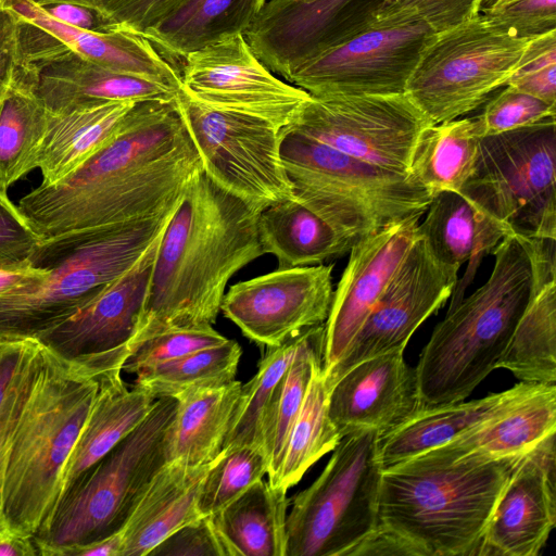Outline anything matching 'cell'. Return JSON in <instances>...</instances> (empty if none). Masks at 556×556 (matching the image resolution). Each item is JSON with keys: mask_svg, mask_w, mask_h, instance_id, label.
I'll return each instance as SVG.
<instances>
[{"mask_svg": "<svg viewBox=\"0 0 556 556\" xmlns=\"http://www.w3.org/2000/svg\"><path fill=\"white\" fill-rule=\"evenodd\" d=\"M201 172L175 100L138 102L83 166L55 185H39L17 207L41 238L164 217Z\"/></svg>", "mask_w": 556, "mask_h": 556, "instance_id": "6da1fadb", "label": "cell"}, {"mask_svg": "<svg viewBox=\"0 0 556 556\" xmlns=\"http://www.w3.org/2000/svg\"><path fill=\"white\" fill-rule=\"evenodd\" d=\"M261 211L203 172L190 182L161 235L134 349L163 331L215 324L230 278L263 255Z\"/></svg>", "mask_w": 556, "mask_h": 556, "instance_id": "7a4b0ae2", "label": "cell"}, {"mask_svg": "<svg viewBox=\"0 0 556 556\" xmlns=\"http://www.w3.org/2000/svg\"><path fill=\"white\" fill-rule=\"evenodd\" d=\"M488 280L447 311L415 367L424 407L464 401L493 370L538 290L556 279L555 240L504 237Z\"/></svg>", "mask_w": 556, "mask_h": 556, "instance_id": "3957f363", "label": "cell"}, {"mask_svg": "<svg viewBox=\"0 0 556 556\" xmlns=\"http://www.w3.org/2000/svg\"><path fill=\"white\" fill-rule=\"evenodd\" d=\"M522 456L444 462L419 455L383 468L378 523L412 543L420 556H477Z\"/></svg>", "mask_w": 556, "mask_h": 556, "instance_id": "277c9868", "label": "cell"}, {"mask_svg": "<svg viewBox=\"0 0 556 556\" xmlns=\"http://www.w3.org/2000/svg\"><path fill=\"white\" fill-rule=\"evenodd\" d=\"M98 389L96 378L43 348L4 476L3 515L11 532L33 536L54 511L67 462Z\"/></svg>", "mask_w": 556, "mask_h": 556, "instance_id": "5b68a950", "label": "cell"}, {"mask_svg": "<svg viewBox=\"0 0 556 556\" xmlns=\"http://www.w3.org/2000/svg\"><path fill=\"white\" fill-rule=\"evenodd\" d=\"M172 214L42 238L27 260L48 276L0 294V340L35 339L73 316L140 257Z\"/></svg>", "mask_w": 556, "mask_h": 556, "instance_id": "8992f818", "label": "cell"}, {"mask_svg": "<svg viewBox=\"0 0 556 556\" xmlns=\"http://www.w3.org/2000/svg\"><path fill=\"white\" fill-rule=\"evenodd\" d=\"M280 157L293 198L352 247L389 226L420 218L433 198L410 174L364 162L291 126L280 129Z\"/></svg>", "mask_w": 556, "mask_h": 556, "instance_id": "52a82bcc", "label": "cell"}, {"mask_svg": "<svg viewBox=\"0 0 556 556\" xmlns=\"http://www.w3.org/2000/svg\"><path fill=\"white\" fill-rule=\"evenodd\" d=\"M177 400L157 397L122 439L56 505L33 535L41 556H68L119 532L140 496L166 464L164 439Z\"/></svg>", "mask_w": 556, "mask_h": 556, "instance_id": "ba28073f", "label": "cell"}, {"mask_svg": "<svg viewBox=\"0 0 556 556\" xmlns=\"http://www.w3.org/2000/svg\"><path fill=\"white\" fill-rule=\"evenodd\" d=\"M556 118L481 137L459 191L503 237L556 240Z\"/></svg>", "mask_w": 556, "mask_h": 556, "instance_id": "9c48e42d", "label": "cell"}, {"mask_svg": "<svg viewBox=\"0 0 556 556\" xmlns=\"http://www.w3.org/2000/svg\"><path fill=\"white\" fill-rule=\"evenodd\" d=\"M380 434L341 438L318 478L290 501L286 556H348L378 525Z\"/></svg>", "mask_w": 556, "mask_h": 556, "instance_id": "30bf717a", "label": "cell"}, {"mask_svg": "<svg viewBox=\"0 0 556 556\" xmlns=\"http://www.w3.org/2000/svg\"><path fill=\"white\" fill-rule=\"evenodd\" d=\"M532 38H519L482 14L432 35L405 94L432 124L460 118L486 102L519 67Z\"/></svg>", "mask_w": 556, "mask_h": 556, "instance_id": "8fae6325", "label": "cell"}, {"mask_svg": "<svg viewBox=\"0 0 556 556\" xmlns=\"http://www.w3.org/2000/svg\"><path fill=\"white\" fill-rule=\"evenodd\" d=\"M175 104L203 173L253 206L293 197L280 157V129L262 118L215 109L179 89Z\"/></svg>", "mask_w": 556, "mask_h": 556, "instance_id": "7c38bea8", "label": "cell"}, {"mask_svg": "<svg viewBox=\"0 0 556 556\" xmlns=\"http://www.w3.org/2000/svg\"><path fill=\"white\" fill-rule=\"evenodd\" d=\"M162 232L91 301L35 339L58 358L97 380L122 374L139 331Z\"/></svg>", "mask_w": 556, "mask_h": 556, "instance_id": "4fadbf2b", "label": "cell"}, {"mask_svg": "<svg viewBox=\"0 0 556 556\" xmlns=\"http://www.w3.org/2000/svg\"><path fill=\"white\" fill-rule=\"evenodd\" d=\"M430 125L403 93L312 97L289 126L364 162L409 174L417 141Z\"/></svg>", "mask_w": 556, "mask_h": 556, "instance_id": "5bb4252c", "label": "cell"}, {"mask_svg": "<svg viewBox=\"0 0 556 556\" xmlns=\"http://www.w3.org/2000/svg\"><path fill=\"white\" fill-rule=\"evenodd\" d=\"M434 33L420 21L372 26L303 62L288 83L314 98L403 94Z\"/></svg>", "mask_w": 556, "mask_h": 556, "instance_id": "9a60e30c", "label": "cell"}, {"mask_svg": "<svg viewBox=\"0 0 556 556\" xmlns=\"http://www.w3.org/2000/svg\"><path fill=\"white\" fill-rule=\"evenodd\" d=\"M180 75V88L192 99L262 118L278 129L292 125L312 98L262 63L242 33L188 54Z\"/></svg>", "mask_w": 556, "mask_h": 556, "instance_id": "2e32d148", "label": "cell"}, {"mask_svg": "<svg viewBox=\"0 0 556 556\" xmlns=\"http://www.w3.org/2000/svg\"><path fill=\"white\" fill-rule=\"evenodd\" d=\"M20 61L37 96L51 113L108 102H169L179 90L141 76L92 63L36 25L18 22Z\"/></svg>", "mask_w": 556, "mask_h": 556, "instance_id": "e0dca14e", "label": "cell"}, {"mask_svg": "<svg viewBox=\"0 0 556 556\" xmlns=\"http://www.w3.org/2000/svg\"><path fill=\"white\" fill-rule=\"evenodd\" d=\"M457 276L458 270L441 265L418 236L341 358L324 372L329 388L364 359L404 351L417 328L452 296Z\"/></svg>", "mask_w": 556, "mask_h": 556, "instance_id": "ac0fdd59", "label": "cell"}, {"mask_svg": "<svg viewBox=\"0 0 556 556\" xmlns=\"http://www.w3.org/2000/svg\"><path fill=\"white\" fill-rule=\"evenodd\" d=\"M332 265L278 267L232 285L220 311L251 341L278 346L326 321L332 301Z\"/></svg>", "mask_w": 556, "mask_h": 556, "instance_id": "d6986e66", "label": "cell"}, {"mask_svg": "<svg viewBox=\"0 0 556 556\" xmlns=\"http://www.w3.org/2000/svg\"><path fill=\"white\" fill-rule=\"evenodd\" d=\"M384 0H267L244 33L257 59L288 81L303 62L371 27Z\"/></svg>", "mask_w": 556, "mask_h": 556, "instance_id": "ffe728a7", "label": "cell"}, {"mask_svg": "<svg viewBox=\"0 0 556 556\" xmlns=\"http://www.w3.org/2000/svg\"><path fill=\"white\" fill-rule=\"evenodd\" d=\"M419 218L389 226L355 243L324 323L321 368L331 369L356 336L418 238Z\"/></svg>", "mask_w": 556, "mask_h": 556, "instance_id": "44dd1931", "label": "cell"}, {"mask_svg": "<svg viewBox=\"0 0 556 556\" xmlns=\"http://www.w3.org/2000/svg\"><path fill=\"white\" fill-rule=\"evenodd\" d=\"M556 433L526 453L504 486L477 556H538L556 523Z\"/></svg>", "mask_w": 556, "mask_h": 556, "instance_id": "7402d4cb", "label": "cell"}, {"mask_svg": "<svg viewBox=\"0 0 556 556\" xmlns=\"http://www.w3.org/2000/svg\"><path fill=\"white\" fill-rule=\"evenodd\" d=\"M424 407L415 367L403 351L362 361L330 388L328 415L341 438L363 429L384 437Z\"/></svg>", "mask_w": 556, "mask_h": 556, "instance_id": "603a6c76", "label": "cell"}, {"mask_svg": "<svg viewBox=\"0 0 556 556\" xmlns=\"http://www.w3.org/2000/svg\"><path fill=\"white\" fill-rule=\"evenodd\" d=\"M552 433H556V384H531L493 416L420 455L444 462L515 457Z\"/></svg>", "mask_w": 556, "mask_h": 556, "instance_id": "cb8c5ba5", "label": "cell"}, {"mask_svg": "<svg viewBox=\"0 0 556 556\" xmlns=\"http://www.w3.org/2000/svg\"><path fill=\"white\" fill-rule=\"evenodd\" d=\"M2 7L20 20L48 31L79 56L112 71L141 76L176 90L180 70L163 58L143 36L128 31L94 33L63 24L31 0H3Z\"/></svg>", "mask_w": 556, "mask_h": 556, "instance_id": "d4e9b609", "label": "cell"}, {"mask_svg": "<svg viewBox=\"0 0 556 556\" xmlns=\"http://www.w3.org/2000/svg\"><path fill=\"white\" fill-rule=\"evenodd\" d=\"M210 464L188 466L173 460L151 480L121 530V556H148L180 527L200 517V486Z\"/></svg>", "mask_w": 556, "mask_h": 556, "instance_id": "484cf974", "label": "cell"}, {"mask_svg": "<svg viewBox=\"0 0 556 556\" xmlns=\"http://www.w3.org/2000/svg\"><path fill=\"white\" fill-rule=\"evenodd\" d=\"M98 381L96 399L64 471L59 502L140 424L157 399L140 388H127L121 374Z\"/></svg>", "mask_w": 556, "mask_h": 556, "instance_id": "4316f807", "label": "cell"}, {"mask_svg": "<svg viewBox=\"0 0 556 556\" xmlns=\"http://www.w3.org/2000/svg\"><path fill=\"white\" fill-rule=\"evenodd\" d=\"M134 105L108 102L64 113L49 112L36 157V167L42 175L40 185H55L83 166L113 139Z\"/></svg>", "mask_w": 556, "mask_h": 556, "instance_id": "83f0119b", "label": "cell"}, {"mask_svg": "<svg viewBox=\"0 0 556 556\" xmlns=\"http://www.w3.org/2000/svg\"><path fill=\"white\" fill-rule=\"evenodd\" d=\"M241 387L235 379L177 395L176 410L164 439L166 462L188 466L212 463L223 450Z\"/></svg>", "mask_w": 556, "mask_h": 556, "instance_id": "f1b7e54d", "label": "cell"}, {"mask_svg": "<svg viewBox=\"0 0 556 556\" xmlns=\"http://www.w3.org/2000/svg\"><path fill=\"white\" fill-rule=\"evenodd\" d=\"M531 384L490 393L472 401L422 407L407 421L380 439L379 457L383 468L441 446L503 409Z\"/></svg>", "mask_w": 556, "mask_h": 556, "instance_id": "f546056e", "label": "cell"}, {"mask_svg": "<svg viewBox=\"0 0 556 556\" xmlns=\"http://www.w3.org/2000/svg\"><path fill=\"white\" fill-rule=\"evenodd\" d=\"M267 0H188L144 37L179 70L185 58L224 37L244 34Z\"/></svg>", "mask_w": 556, "mask_h": 556, "instance_id": "4dcf8cb0", "label": "cell"}, {"mask_svg": "<svg viewBox=\"0 0 556 556\" xmlns=\"http://www.w3.org/2000/svg\"><path fill=\"white\" fill-rule=\"evenodd\" d=\"M257 233L263 254L276 256L278 267L323 264L352 249L326 220L293 197L258 213Z\"/></svg>", "mask_w": 556, "mask_h": 556, "instance_id": "1f68e13d", "label": "cell"}, {"mask_svg": "<svg viewBox=\"0 0 556 556\" xmlns=\"http://www.w3.org/2000/svg\"><path fill=\"white\" fill-rule=\"evenodd\" d=\"M287 492L258 480L212 516L226 556H286Z\"/></svg>", "mask_w": 556, "mask_h": 556, "instance_id": "d6a6232c", "label": "cell"}, {"mask_svg": "<svg viewBox=\"0 0 556 556\" xmlns=\"http://www.w3.org/2000/svg\"><path fill=\"white\" fill-rule=\"evenodd\" d=\"M49 111L37 96L31 75L20 61L0 99V190L36 167Z\"/></svg>", "mask_w": 556, "mask_h": 556, "instance_id": "836d02e7", "label": "cell"}, {"mask_svg": "<svg viewBox=\"0 0 556 556\" xmlns=\"http://www.w3.org/2000/svg\"><path fill=\"white\" fill-rule=\"evenodd\" d=\"M426 212L417 231L443 266L459 270L468 261L475 266L504 238L459 192L437 193Z\"/></svg>", "mask_w": 556, "mask_h": 556, "instance_id": "e575fe53", "label": "cell"}, {"mask_svg": "<svg viewBox=\"0 0 556 556\" xmlns=\"http://www.w3.org/2000/svg\"><path fill=\"white\" fill-rule=\"evenodd\" d=\"M479 141L476 116L430 125L417 141L409 174L432 197L459 192L473 173Z\"/></svg>", "mask_w": 556, "mask_h": 556, "instance_id": "d590c367", "label": "cell"}, {"mask_svg": "<svg viewBox=\"0 0 556 556\" xmlns=\"http://www.w3.org/2000/svg\"><path fill=\"white\" fill-rule=\"evenodd\" d=\"M324 324L305 329L294 356L278 381L266 407L261 442L268 460L267 477L273 486L291 428L303 405L315 367L321 362Z\"/></svg>", "mask_w": 556, "mask_h": 556, "instance_id": "8d00e7d4", "label": "cell"}, {"mask_svg": "<svg viewBox=\"0 0 556 556\" xmlns=\"http://www.w3.org/2000/svg\"><path fill=\"white\" fill-rule=\"evenodd\" d=\"M520 382H556V279L545 282L519 319L496 364Z\"/></svg>", "mask_w": 556, "mask_h": 556, "instance_id": "74e56055", "label": "cell"}, {"mask_svg": "<svg viewBox=\"0 0 556 556\" xmlns=\"http://www.w3.org/2000/svg\"><path fill=\"white\" fill-rule=\"evenodd\" d=\"M329 386L321 368L315 367L303 405L291 428L274 488L288 492L341 437L328 415Z\"/></svg>", "mask_w": 556, "mask_h": 556, "instance_id": "f35d334b", "label": "cell"}, {"mask_svg": "<svg viewBox=\"0 0 556 556\" xmlns=\"http://www.w3.org/2000/svg\"><path fill=\"white\" fill-rule=\"evenodd\" d=\"M42 358L43 348L36 339L0 340V536L10 531L3 515V484L10 450Z\"/></svg>", "mask_w": 556, "mask_h": 556, "instance_id": "ab89813d", "label": "cell"}, {"mask_svg": "<svg viewBox=\"0 0 556 556\" xmlns=\"http://www.w3.org/2000/svg\"><path fill=\"white\" fill-rule=\"evenodd\" d=\"M241 353L238 342L228 339L137 372L134 387L155 397H176L193 388L225 384L235 380Z\"/></svg>", "mask_w": 556, "mask_h": 556, "instance_id": "60d3db41", "label": "cell"}, {"mask_svg": "<svg viewBox=\"0 0 556 556\" xmlns=\"http://www.w3.org/2000/svg\"><path fill=\"white\" fill-rule=\"evenodd\" d=\"M301 333L278 346L266 348L256 374L241 387L223 450L239 445H255L263 450L261 442L263 417L278 381L294 356Z\"/></svg>", "mask_w": 556, "mask_h": 556, "instance_id": "b9f144b4", "label": "cell"}, {"mask_svg": "<svg viewBox=\"0 0 556 556\" xmlns=\"http://www.w3.org/2000/svg\"><path fill=\"white\" fill-rule=\"evenodd\" d=\"M268 460L255 445L222 450L202 480L198 508L202 516L215 515L267 475Z\"/></svg>", "mask_w": 556, "mask_h": 556, "instance_id": "7bdbcfd3", "label": "cell"}, {"mask_svg": "<svg viewBox=\"0 0 556 556\" xmlns=\"http://www.w3.org/2000/svg\"><path fill=\"white\" fill-rule=\"evenodd\" d=\"M227 340L213 326L163 331L137 344L125 362L123 371L137 374Z\"/></svg>", "mask_w": 556, "mask_h": 556, "instance_id": "ee69618b", "label": "cell"}, {"mask_svg": "<svg viewBox=\"0 0 556 556\" xmlns=\"http://www.w3.org/2000/svg\"><path fill=\"white\" fill-rule=\"evenodd\" d=\"M556 117V105L544 102L511 86L488 99L476 115L480 138L497 135Z\"/></svg>", "mask_w": 556, "mask_h": 556, "instance_id": "f6af8a7d", "label": "cell"}, {"mask_svg": "<svg viewBox=\"0 0 556 556\" xmlns=\"http://www.w3.org/2000/svg\"><path fill=\"white\" fill-rule=\"evenodd\" d=\"M478 0H384L372 26L425 22L435 33L477 15Z\"/></svg>", "mask_w": 556, "mask_h": 556, "instance_id": "bcb514c9", "label": "cell"}, {"mask_svg": "<svg viewBox=\"0 0 556 556\" xmlns=\"http://www.w3.org/2000/svg\"><path fill=\"white\" fill-rule=\"evenodd\" d=\"M41 5L51 2L76 3L94 10L122 31L138 36L159 25L188 0H31Z\"/></svg>", "mask_w": 556, "mask_h": 556, "instance_id": "7dc6e473", "label": "cell"}, {"mask_svg": "<svg viewBox=\"0 0 556 556\" xmlns=\"http://www.w3.org/2000/svg\"><path fill=\"white\" fill-rule=\"evenodd\" d=\"M506 85L556 105V31L530 40L519 67Z\"/></svg>", "mask_w": 556, "mask_h": 556, "instance_id": "c3c4849f", "label": "cell"}, {"mask_svg": "<svg viewBox=\"0 0 556 556\" xmlns=\"http://www.w3.org/2000/svg\"><path fill=\"white\" fill-rule=\"evenodd\" d=\"M481 14L519 38L556 31V0H515Z\"/></svg>", "mask_w": 556, "mask_h": 556, "instance_id": "681fc988", "label": "cell"}, {"mask_svg": "<svg viewBox=\"0 0 556 556\" xmlns=\"http://www.w3.org/2000/svg\"><path fill=\"white\" fill-rule=\"evenodd\" d=\"M149 555L226 556L212 516H202L169 534Z\"/></svg>", "mask_w": 556, "mask_h": 556, "instance_id": "f907efd6", "label": "cell"}, {"mask_svg": "<svg viewBox=\"0 0 556 556\" xmlns=\"http://www.w3.org/2000/svg\"><path fill=\"white\" fill-rule=\"evenodd\" d=\"M41 239L7 192L0 190V265L27 260Z\"/></svg>", "mask_w": 556, "mask_h": 556, "instance_id": "816d5d0a", "label": "cell"}, {"mask_svg": "<svg viewBox=\"0 0 556 556\" xmlns=\"http://www.w3.org/2000/svg\"><path fill=\"white\" fill-rule=\"evenodd\" d=\"M39 7L52 18L79 29L102 34L122 31L94 10L80 4L51 2Z\"/></svg>", "mask_w": 556, "mask_h": 556, "instance_id": "f5cc1de1", "label": "cell"}, {"mask_svg": "<svg viewBox=\"0 0 556 556\" xmlns=\"http://www.w3.org/2000/svg\"><path fill=\"white\" fill-rule=\"evenodd\" d=\"M406 555L420 556L418 549L407 540L378 523L377 527L348 556H384Z\"/></svg>", "mask_w": 556, "mask_h": 556, "instance_id": "db71d44e", "label": "cell"}, {"mask_svg": "<svg viewBox=\"0 0 556 556\" xmlns=\"http://www.w3.org/2000/svg\"><path fill=\"white\" fill-rule=\"evenodd\" d=\"M18 18L0 5V99L18 62Z\"/></svg>", "mask_w": 556, "mask_h": 556, "instance_id": "11a10c76", "label": "cell"}, {"mask_svg": "<svg viewBox=\"0 0 556 556\" xmlns=\"http://www.w3.org/2000/svg\"><path fill=\"white\" fill-rule=\"evenodd\" d=\"M48 276L43 268L33 266L28 260L0 265V294L15 287L40 281Z\"/></svg>", "mask_w": 556, "mask_h": 556, "instance_id": "9f6ffc18", "label": "cell"}, {"mask_svg": "<svg viewBox=\"0 0 556 556\" xmlns=\"http://www.w3.org/2000/svg\"><path fill=\"white\" fill-rule=\"evenodd\" d=\"M37 546L33 536L8 531L0 536V556H36Z\"/></svg>", "mask_w": 556, "mask_h": 556, "instance_id": "6f0895ef", "label": "cell"}, {"mask_svg": "<svg viewBox=\"0 0 556 556\" xmlns=\"http://www.w3.org/2000/svg\"><path fill=\"white\" fill-rule=\"evenodd\" d=\"M123 538L121 531L103 540L78 547L68 556H121Z\"/></svg>", "mask_w": 556, "mask_h": 556, "instance_id": "680465c9", "label": "cell"}, {"mask_svg": "<svg viewBox=\"0 0 556 556\" xmlns=\"http://www.w3.org/2000/svg\"><path fill=\"white\" fill-rule=\"evenodd\" d=\"M515 0H478L477 14L484 13L489 10L506 4Z\"/></svg>", "mask_w": 556, "mask_h": 556, "instance_id": "91938a15", "label": "cell"}, {"mask_svg": "<svg viewBox=\"0 0 556 556\" xmlns=\"http://www.w3.org/2000/svg\"><path fill=\"white\" fill-rule=\"evenodd\" d=\"M299 1H311V0H299Z\"/></svg>", "mask_w": 556, "mask_h": 556, "instance_id": "94428289", "label": "cell"}, {"mask_svg": "<svg viewBox=\"0 0 556 556\" xmlns=\"http://www.w3.org/2000/svg\"><path fill=\"white\" fill-rule=\"evenodd\" d=\"M2 2H3V0H0V5H1Z\"/></svg>", "mask_w": 556, "mask_h": 556, "instance_id": "6125c7cd", "label": "cell"}]
</instances>
